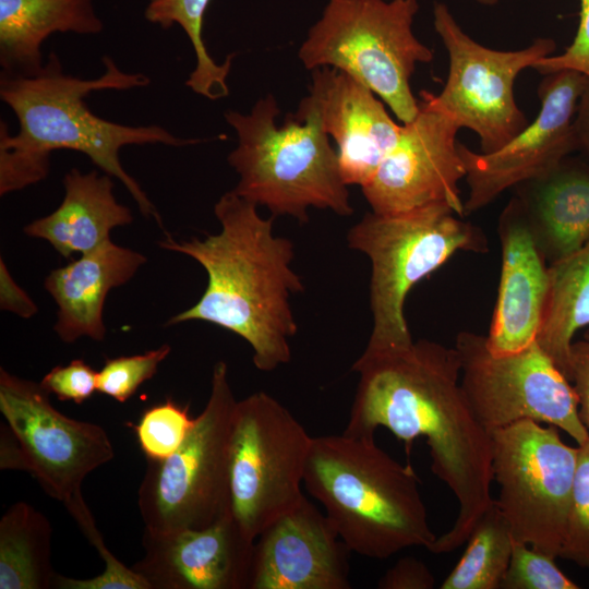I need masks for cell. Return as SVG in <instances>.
I'll return each instance as SVG.
<instances>
[{
    "label": "cell",
    "mask_w": 589,
    "mask_h": 589,
    "mask_svg": "<svg viewBox=\"0 0 589 589\" xmlns=\"http://www.w3.org/2000/svg\"><path fill=\"white\" fill-rule=\"evenodd\" d=\"M142 545L131 567L151 589H249L254 541L231 512L202 529L144 527Z\"/></svg>",
    "instance_id": "2e32d148"
},
{
    "label": "cell",
    "mask_w": 589,
    "mask_h": 589,
    "mask_svg": "<svg viewBox=\"0 0 589 589\" xmlns=\"http://www.w3.org/2000/svg\"><path fill=\"white\" fill-rule=\"evenodd\" d=\"M584 338L589 339V327L585 329Z\"/></svg>",
    "instance_id": "ab89813d"
},
{
    "label": "cell",
    "mask_w": 589,
    "mask_h": 589,
    "mask_svg": "<svg viewBox=\"0 0 589 589\" xmlns=\"http://www.w3.org/2000/svg\"><path fill=\"white\" fill-rule=\"evenodd\" d=\"M303 483L351 552L386 560L436 540L410 465H401L374 437L312 436Z\"/></svg>",
    "instance_id": "277c9868"
},
{
    "label": "cell",
    "mask_w": 589,
    "mask_h": 589,
    "mask_svg": "<svg viewBox=\"0 0 589 589\" xmlns=\"http://www.w3.org/2000/svg\"><path fill=\"white\" fill-rule=\"evenodd\" d=\"M347 244L371 263L372 329L364 353L410 346L405 316L410 290L456 253L490 250L484 231L446 205L397 214L371 211L349 229Z\"/></svg>",
    "instance_id": "8992f818"
},
{
    "label": "cell",
    "mask_w": 589,
    "mask_h": 589,
    "mask_svg": "<svg viewBox=\"0 0 589 589\" xmlns=\"http://www.w3.org/2000/svg\"><path fill=\"white\" fill-rule=\"evenodd\" d=\"M236 402L227 363L218 361L208 400L183 444L164 460H147L137 492L145 528L202 529L231 512L228 465Z\"/></svg>",
    "instance_id": "ba28073f"
},
{
    "label": "cell",
    "mask_w": 589,
    "mask_h": 589,
    "mask_svg": "<svg viewBox=\"0 0 589 589\" xmlns=\"http://www.w3.org/2000/svg\"><path fill=\"white\" fill-rule=\"evenodd\" d=\"M170 352L171 347L165 344L141 354L107 358L97 372V392L119 402L128 401L144 382L154 377Z\"/></svg>",
    "instance_id": "f546056e"
},
{
    "label": "cell",
    "mask_w": 589,
    "mask_h": 589,
    "mask_svg": "<svg viewBox=\"0 0 589 589\" xmlns=\"http://www.w3.org/2000/svg\"><path fill=\"white\" fill-rule=\"evenodd\" d=\"M351 370L359 382L342 433L374 437L385 428L405 442L408 453L416 438H425L432 472L458 502L454 525L429 551H455L494 501L492 436L461 388L457 350L419 339L402 349L362 353Z\"/></svg>",
    "instance_id": "6da1fadb"
},
{
    "label": "cell",
    "mask_w": 589,
    "mask_h": 589,
    "mask_svg": "<svg viewBox=\"0 0 589 589\" xmlns=\"http://www.w3.org/2000/svg\"><path fill=\"white\" fill-rule=\"evenodd\" d=\"M214 213L220 224L217 233L181 241L166 235L159 242L160 248L196 261L207 275L197 302L167 325L190 321L217 325L251 346L256 369L273 371L290 361L289 340L298 332L290 297L304 285L291 267L294 244L274 233L275 216L262 217L256 204L233 190L219 197Z\"/></svg>",
    "instance_id": "7a4b0ae2"
},
{
    "label": "cell",
    "mask_w": 589,
    "mask_h": 589,
    "mask_svg": "<svg viewBox=\"0 0 589 589\" xmlns=\"http://www.w3.org/2000/svg\"><path fill=\"white\" fill-rule=\"evenodd\" d=\"M467 548L441 589H500L509 565L514 538L495 500L467 539Z\"/></svg>",
    "instance_id": "484cf974"
},
{
    "label": "cell",
    "mask_w": 589,
    "mask_h": 589,
    "mask_svg": "<svg viewBox=\"0 0 589 589\" xmlns=\"http://www.w3.org/2000/svg\"><path fill=\"white\" fill-rule=\"evenodd\" d=\"M435 578L428 566L412 557L398 560L380 579L381 589H432Z\"/></svg>",
    "instance_id": "e575fe53"
},
{
    "label": "cell",
    "mask_w": 589,
    "mask_h": 589,
    "mask_svg": "<svg viewBox=\"0 0 589 589\" xmlns=\"http://www.w3.org/2000/svg\"><path fill=\"white\" fill-rule=\"evenodd\" d=\"M433 26L448 55V75L440 94L424 91L429 100L462 129L474 132L481 153H492L528 124L515 98L521 71L551 56L556 44L540 37L518 50H496L470 37L444 2H434Z\"/></svg>",
    "instance_id": "8fae6325"
},
{
    "label": "cell",
    "mask_w": 589,
    "mask_h": 589,
    "mask_svg": "<svg viewBox=\"0 0 589 589\" xmlns=\"http://www.w3.org/2000/svg\"><path fill=\"white\" fill-rule=\"evenodd\" d=\"M146 257L111 240L56 268L45 279V289L57 305L53 329L63 342L81 337L104 340V305L109 291L134 277Z\"/></svg>",
    "instance_id": "ffe728a7"
},
{
    "label": "cell",
    "mask_w": 589,
    "mask_h": 589,
    "mask_svg": "<svg viewBox=\"0 0 589 589\" xmlns=\"http://www.w3.org/2000/svg\"><path fill=\"white\" fill-rule=\"evenodd\" d=\"M195 422L189 408L167 398L164 402L144 410L134 432L140 448L147 460H164L185 441Z\"/></svg>",
    "instance_id": "f1b7e54d"
},
{
    "label": "cell",
    "mask_w": 589,
    "mask_h": 589,
    "mask_svg": "<svg viewBox=\"0 0 589 589\" xmlns=\"http://www.w3.org/2000/svg\"><path fill=\"white\" fill-rule=\"evenodd\" d=\"M589 327V239L548 266V291L537 344L570 381L575 335Z\"/></svg>",
    "instance_id": "cb8c5ba5"
},
{
    "label": "cell",
    "mask_w": 589,
    "mask_h": 589,
    "mask_svg": "<svg viewBox=\"0 0 589 589\" xmlns=\"http://www.w3.org/2000/svg\"><path fill=\"white\" fill-rule=\"evenodd\" d=\"M459 130L421 91L417 116L401 124L395 146L361 187L372 212L397 214L446 205L464 217L458 183L466 168L458 149Z\"/></svg>",
    "instance_id": "5bb4252c"
},
{
    "label": "cell",
    "mask_w": 589,
    "mask_h": 589,
    "mask_svg": "<svg viewBox=\"0 0 589 589\" xmlns=\"http://www.w3.org/2000/svg\"><path fill=\"white\" fill-rule=\"evenodd\" d=\"M577 446L572 500L558 557L589 569V438Z\"/></svg>",
    "instance_id": "4dcf8cb0"
},
{
    "label": "cell",
    "mask_w": 589,
    "mask_h": 589,
    "mask_svg": "<svg viewBox=\"0 0 589 589\" xmlns=\"http://www.w3.org/2000/svg\"><path fill=\"white\" fill-rule=\"evenodd\" d=\"M65 509L105 563L103 573L92 578H72L58 574L55 589H151L149 584L132 567L123 565L106 546L82 491L65 502Z\"/></svg>",
    "instance_id": "83f0119b"
},
{
    "label": "cell",
    "mask_w": 589,
    "mask_h": 589,
    "mask_svg": "<svg viewBox=\"0 0 589 589\" xmlns=\"http://www.w3.org/2000/svg\"><path fill=\"white\" fill-rule=\"evenodd\" d=\"M0 306L23 318H29L38 312V306L14 280L3 259L0 260Z\"/></svg>",
    "instance_id": "8d00e7d4"
},
{
    "label": "cell",
    "mask_w": 589,
    "mask_h": 589,
    "mask_svg": "<svg viewBox=\"0 0 589 589\" xmlns=\"http://www.w3.org/2000/svg\"><path fill=\"white\" fill-rule=\"evenodd\" d=\"M570 383L577 396L579 418L589 431V339L572 345Z\"/></svg>",
    "instance_id": "d590c367"
},
{
    "label": "cell",
    "mask_w": 589,
    "mask_h": 589,
    "mask_svg": "<svg viewBox=\"0 0 589 589\" xmlns=\"http://www.w3.org/2000/svg\"><path fill=\"white\" fill-rule=\"evenodd\" d=\"M0 412L14 434L29 473L52 498L65 502L87 474L109 462L115 450L98 424L58 411L39 383L0 369Z\"/></svg>",
    "instance_id": "4fadbf2b"
},
{
    "label": "cell",
    "mask_w": 589,
    "mask_h": 589,
    "mask_svg": "<svg viewBox=\"0 0 589 589\" xmlns=\"http://www.w3.org/2000/svg\"><path fill=\"white\" fill-rule=\"evenodd\" d=\"M111 176L72 168L63 179L64 196L49 215L24 227L25 235L48 241L63 257L91 252L110 241L117 227L130 225L133 215L113 194Z\"/></svg>",
    "instance_id": "7402d4cb"
},
{
    "label": "cell",
    "mask_w": 589,
    "mask_h": 589,
    "mask_svg": "<svg viewBox=\"0 0 589 589\" xmlns=\"http://www.w3.org/2000/svg\"><path fill=\"white\" fill-rule=\"evenodd\" d=\"M497 232L501 275L485 339L492 353L506 354L522 350L537 340L548 291L549 265L515 195L500 215Z\"/></svg>",
    "instance_id": "d6986e66"
},
{
    "label": "cell",
    "mask_w": 589,
    "mask_h": 589,
    "mask_svg": "<svg viewBox=\"0 0 589 589\" xmlns=\"http://www.w3.org/2000/svg\"><path fill=\"white\" fill-rule=\"evenodd\" d=\"M61 401L83 404L97 392V372L83 359L52 368L39 382Z\"/></svg>",
    "instance_id": "d6a6232c"
},
{
    "label": "cell",
    "mask_w": 589,
    "mask_h": 589,
    "mask_svg": "<svg viewBox=\"0 0 589 589\" xmlns=\"http://www.w3.org/2000/svg\"><path fill=\"white\" fill-rule=\"evenodd\" d=\"M454 347L460 361L461 388L490 434L532 420L563 430L577 445L589 438L570 381L537 341L517 352L494 354L485 336L462 330Z\"/></svg>",
    "instance_id": "7c38bea8"
},
{
    "label": "cell",
    "mask_w": 589,
    "mask_h": 589,
    "mask_svg": "<svg viewBox=\"0 0 589 589\" xmlns=\"http://www.w3.org/2000/svg\"><path fill=\"white\" fill-rule=\"evenodd\" d=\"M515 189L548 265L589 239V161L566 157L549 172Z\"/></svg>",
    "instance_id": "44dd1931"
},
{
    "label": "cell",
    "mask_w": 589,
    "mask_h": 589,
    "mask_svg": "<svg viewBox=\"0 0 589 589\" xmlns=\"http://www.w3.org/2000/svg\"><path fill=\"white\" fill-rule=\"evenodd\" d=\"M312 71L310 93L296 113L313 117L333 136L344 181L361 188L395 146L401 125L377 95L348 73L328 67Z\"/></svg>",
    "instance_id": "ac0fdd59"
},
{
    "label": "cell",
    "mask_w": 589,
    "mask_h": 589,
    "mask_svg": "<svg viewBox=\"0 0 589 589\" xmlns=\"http://www.w3.org/2000/svg\"><path fill=\"white\" fill-rule=\"evenodd\" d=\"M573 136L575 152L580 153L589 161V80L576 107L573 120Z\"/></svg>",
    "instance_id": "74e56055"
},
{
    "label": "cell",
    "mask_w": 589,
    "mask_h": 589,
    "mask_svg": "<svg viewBox=\"0 0 589 589\" xmlns=\"http://www.w3.org/2000/svg\"><path fill=\"white\" fill-rule=\"evenodd\" d=\"M579 24L572 44L557 56L538 60L532 69L548 75L560 71H576L589 79V0H578Z\"/></svg>",
    "instance_id": "836d02e7"
},
{
    "label": "cell",
    "mask_w": 589,
    "mask_h": 589,
    "mask_svg": "<svg viewBox=\"0 0 589 589\" xmlns=\"http://www.w3.org/2000/svg\"><path fill=\"white\" fill-rule=\"evenodd\" d=\"M105 72L93 80L64 74L58 56L50 53L35 75L2 73L0 97L17 118L20 130L11 135L0 125V194L22 190L44 180L50 155L70 149L86 155L105 173L129 191L142 215L163 227L161 217L147 194L122 167L119 153L125 145L163 144L184 146L197 143L175 136L160 125L131 127L94 115L85 104L92 92L125 91L149 84L143 73H127L115 61L103 58Z\"/></svg>",
    "instance_id": "3957f363"
},
{
    "label": "cell",
    "mask_w": 589,
    "mask_h": 589,
    "mask_svg": "<svg viewBox=\"0 0 589 589\" xmlns=\"http://www.w3.org/2000/svg\"><path fill=\"white\" fill-rule=\"evenodd\" d=\"M558 429L522 420L494 431L495 500L514 540L554 558L565 536L578 446L563 442Z\"/></svg>",
    "instance_id": "30bf717a"
},
{
    "label": "cell",
    "mask_w": 589,
    "mask_h": 589,
    "mask_svg": "<svg viewBox=\"0 0 589 589\" xmlns=\"http://www.w3.org/2000/svg\"><path fill=\"white\" fill-rule=\"evenodd\" d=\"M305 496L254 541L249 589H349V553Z\"/></svg>",
    "instance_id": "e0dca14e"
},
{
    "label": "cell",
    "mask_w": 589,
    "mask_h": 589,
    "mask_svg": "<svg viewBox=\"0 0 589 589\" xmlns=\"http://www.w3.org/2000/svg\"><path fill=\"white\" fill-rule=\"evenodd\" d=\"M103 28L93 0H0L2 73L37 74L41 45L53 33L93 35Z\"/></svg>",
    "instance_id": "603a6c76"
},
{
    "label": "cell",
    "mask_w": 589,
    "mask_h": 589,
    "mask_svg": "<svg viewBox=\"0 0 589 589\" xmlns=\"http://www.w3.org/2000/svg\"><path fill=\"white\" fill-rule=\"evenodd\" d=\"M279 113L271 94L260 98L248 115L225 113L238 136L228 156L239 176L233 191L275 217L290 216L300 224L309 221L310 207L350 216L348 185L328 135L308 115L293 113L277 125Z\"/></svg>",
    "instance_id": "5b68a950"
},
{
    "label": "cell",
    "mask_w": 589,
    "mask_h": 589,
    "mask_svg": "<svg viewBox=\"0 0 589 589\" xmlns=\"http://www.w3.org/2000/svg\"><path fill=\"white\" fill-rule=\"evenodd\" d=\"M502 589H578L555 564V558L514 540Z\"/></svg>",
    "instance_id": "1f68e13d"
},
{
    "label": "cell",
    "mask_w": 589,
    "mask_h": 589,
    "mask_svg": "<svg viewBox=\"0 0 589 589\" xmlns=\"http://www.w3.org/2000/svg\"><path fill=\"white\" fill-rule=\"evenodd\" d=\"M312 442L277 399L255 392L237 400L229 438V501L243 533L255 539L303 498Z\"/></svg>",
    "instance_id": "9c48e42d"
},
{
    "label": "cell",
    "mask_w": 589,
    "mask_h": 589,
    "mask_svg": "<svg viewBox=\"0 0 589 589\" xmlns=\"http://www.w3.org/2000/svg\"><path fill=\"white\" fill-rule=\"evenodd\" d=\"M211 0H148L145 19L167 29L178 24L187 34L195 52L196 64L185 84L194 93L211 100L228 95L227 76L233 55L223 64L216 63L203 41V20Z\"/></svg>",
    "instance_id": "4316f807"
},
{
    "label": "cell",
    "mask_w": 589,
    "mask_h": 589,
    "mask_svg": "<svg viewBox=\"0 0 589 589\" xmlns=\"http://www.w3.org/2000/svg\"><path fill=\"white\" fill-rule=\"evenodd\" d=\"M49 519L26 502L11 505L0 520V589H51Z\"/></svg>",
    "instance_id": "d4e9b609"
},
{
    "label": "cell",
    "mask_w": 589,
    "mask_h": 589,
    "mask_svg": "<svg viewBox=\"0 0 589 589\" xmlns=\"http://www.w3.org/2000/svg\"><path fill=\"white\" fill-rule=\"evenodd\" d=\"M588 80L569 70L544 75L538 88L541 107L534 120L492 153H477L458 143L468 185L465 215L549 172L575 152L573 120Z\"/></svg>",
    "instance_id": "9a60e30c"
},
{
    "label": "cell",
    "mask_w": 589,
    "mask_h": 589,
    "mask_svg": "<svg viewBox=\"0 0 589 589\" xmlns=\"http://www.w3.org/2000/svg\"><path fill=\"white\" fill-rule=\"evenodd\" d=\"M479 4H482V5H495L497 4L501 0H472Z\"/></svg>",
    "instance_id": "f35d334b"
},
{
    "label": "cell",
    "mask_w": 589,
    "mask_h": 589,
    "mask_svg": "<svg viewBox=\"0 0 589 589\" xmlns=\"http://www.w3.org/2000/svg\"><path fill=\"white\" fill-rule=\"evenodd\" d=\"M418 11V0H327L299 59L308 70L328 67L348 73L408 123L419 111L411 76L418 63L433 59L412 31Z\"/></svg>",
    "instance_id": "52a82bcc"
}]
</instances>
